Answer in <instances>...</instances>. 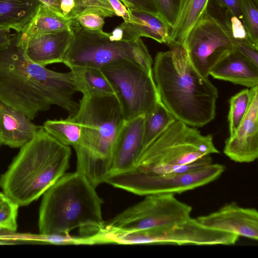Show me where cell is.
<instances>
[{
    "label": "cell",
    "mask_w": 258,
    "mask_h": 258,
    "mask_svg": "<svg viewBox=\"0 0 258 258\" xmlns=\"http://www.w3.org/2000/svg\"><path fill=\"white\" fill-rule=\"evenodd\" d=\"M21 35L17 32L0 43V102L30 120L52 105L74 115L79 103L73 98L78 91L73 72L53 71L29 59Z\"/></svg>",
    "instance_id": "1"
},
{
    "label": "cell",
    "mask_w": 258,
    "mask_h": 258,
    "mask_svg": "<svg viewBox=\"0 0 258 258\" xmlns=\"http://www.w3.org/2000/svg\"><path fill=\"white\" fill-rule=\"evenodd\" d=\"M152 73L161 101L176 119L199 127L214 119L218 90L192 65L184 44L158 52Z\"/></svg>",
    "instance_id": "2"
},
{
    "label": "cell",
    "mask_w": 258,
    "mask_h": 258,
    "mask_svg": "<svg viewBox=\"0 0 258 258\" xmlns=\"http://www.w3.org/2000/svg\"><path fill=\"white\" fill-rule=\"evenodd\" d=\"M71 154L70 146L41 126L1 175L3 192L19 206L29 205L66 173Z\"/></svg>",
    "instance_id": "3"
},
{
    "label": "cell",
    "mask_w": 258,
    "mask_h": 258,
    "mask_svg": "<svg viewBox=\"0 0 258 258\" xmlns=\"http://www.w3.org/2000/svg\"><path fill=\"white\" fill-rule=\"evenodd\" d=\"M72 115L80 126L74 148L77 170L95 187L104 183L111 168L116 140L124 122L115 96L83 95Z\"/></svg>",
    "instance_id": "4"
},
{
    "label": "cell",
    "mask_w": 258,
    "mask_h": 258,
    "mask_svg": "<svg viewBox=\"0 0 258 258\" xmlns=\"http://www.w3.org/2000/svg\"><path fill=\"white\" fill-rule=\"evenodd\" d=\"M103 200L89 180L77 171L64 173L42 195L38 228L43 234H70L79 228L84 235L102 230Z\"/></svg>",
    "instance_id": "5"
},
{
    "label": "cell",
    "mask_w": 258,
    "mask_h": 258,
    "mask_svg": "<svg viewBox=\"0 0 258 258\" xmlns=\"http://www.w3.org/2000/svg\"><path fill=\"white\" fill-rule=\"evenodd\" d=\"M73 37L62 63L70 69L76 67L100 69L108 63L128 60L137 63L153 75V60L140 38L135 40H114L109 33L88 31L74 19Z\"/></svg>",
    "instance_id": "6"
},
{
    "label": "cell",
    "mask_w": 258,
    "mask_h": 258,
    "mask_svg": "<svg viewBox=\"0 0 258 258\" xmlns=\"http://www.w3.org/2000/svg\"><path fill=\"white\" fill-rule=\"evenodd\" d=\"M217 153L211 135H203L197 127L176 119L143 150L135 167L186 164Z\"/></svg>",
    "instance_id": "7"
},
{
    "label": "cell",
    "mask_w": 258,
    "mask_h": 258,
    "mask_svg": "<svg viewBox=\"0 0 258 258\" xmlns=\"http://www.w3.org/2000/svg\"><path fill=\"white\" fill-rule=\"evenodd\" d=\"M100 70L114 90L124 121L145 115L161 101L153 75L137 63L121 60Z\"/></svg>",
    "instance_id": "8"
},
{
    "label": "cell",
    "mask_w": 258,
    "mask_h": 258,
    "mask_svg": "<svg viewBox=\"0 0 258 258\" xmlns=\"http://www.w3.org/2000/svg\"><path fill=\"white\" fill-rule=\"evenodd\" d=\"M237 235L205 227L191 217L149 229L128 233H109L108 243L121 244H170L178 245H230Z\"/></svg>",
    "instance_id": "9"
},
{
    "label": "cell",
    "mask_w": 258,
    "mask_h": 258,
    "mask_svg": "<svg viewBox=\"0 0 258 258\" xmlns=\"http://www.w3.org/2000/svg\"><path fill=\"white\" fill-rule=\"evenodd\" d=\"M225 170V166L219 163H212L197 171L183 173L154 174L131 170L108 176L105 183L142 196L175 195L207 184L218 178Z\"/></svg>",
    "instance_id": "10"
},
{
    "label": "cell",
    "mask_w": 258,
    "mask_h": 258,
    "mask_svg": "<svg viewBox=\"0 0 258 258\" xmlns=\"http://www.w3.org/2000/svg\"><path fill=\"white\" fill-rule=\"evenodd\" d=\"M174 194L146 196L142 201L117 214L105 224L102 231L128 233L149 229L186 220L192 208L177 200Z\"/></svg>",
    "instance_id": "11"
},
{
    "label": "cell",
    "mask_w": 258,
    "mask_h": 258,
    "mask_svg": "<svg viewBox=\"0 0 258 258\" xmlns=\"http://www.w3.org/2000/svg\"><path fill=\"white\" fill-rule=\"evenodd\" d=\"M184 45L191 63L206 78L219 61L234 50L225 31L206 14L190 31Z\"/></svg>",
    "instance_id": "12"
},
{
    "label": "cell",
    "mask_w": 258,
    "mask_h": 258,
    "mask_svg": "<svg viewBox=\"0 0 258 258\" xmlns=\"http://www.w3.org/2000/svg\"><path fill=\"white\" fill-rule=\"evenodd\" d=\"M250 99L245 117L225 141L223 152L237 163H250L258 157V86L250 88Z\"/></svg>",
    "instance_id": "13"
},
{
    "label": "cell",
    "mask_w": 258,
    "mask_h": 258,
    "mask_svg": "<svg viewBox=\"0 0 258 258\" xmlns=\"http://www.w3.org/2000/svg\"><path fill=\"white\" fill-rule=\"evenodd\" d=\"M196 219L210 228L258 239V212L254 208H243L232 202Z\"/></svg>",
    "instance_id": "14"
},
{
    "label": "cell",
    "mask_w": 258,
    "mask_h": 258,
    "mask_svg": "<svg viewBox=\"0 0 258 258\" xmlns=\"http://www.w3.org/2000/svg\"><path fill=\"white\" fill-rule=\"evenodd\" d=\"M144 121V115L124 121L116 140L108 176L127 172L136 165L143 150Z\"/></svg>",
    "instance_id": "15"
},
{
    "label": "cell",
    "mask_w": 258,
    "mask_h": 258,
    "mask_svg": "<svg viewBox=\"0 0 258 258\" xmlns=\"http://www.w3.org/2000/svg\"><path fill=\"white\" fill-rule=\"evenodd\" d=\"M73 34L72 30H67L22 38L24 53L29 59L42 66L62 63Z\"/></svg>",
    "instance_id": "16"
},
{
    "label": "cell",
    "mask_w": 258,
    "mask_h": 258,
    "mask_svg": "<svg viewBox=\"0 0 258 258\" xmlns=\"http://www.w3.org/2000/svg\"><path fill=\"white\" fill-rule=\"evenodd\" d=\"M127 9L129 21H123L118 26L122 29L123 39L135 40L145 37L167 44L170 28L160 16L133 7Z\"/></svg>",
    "instance_id": "17"
},
{
    "label": "cell",
    "mask_w": 258,
    "mask_h": 258,
    "mask_svg": "<svg viewBox=\"0 0 258 258\" xmlns=\"http://www.w3.org/2000/svg\"><path fill=\"white\" fill-rule=\"evenodd\" d=\"M41 126L23 112L0 102V140L2 145L21 148L30 141Z\"/></svg>",
    "instance_id": "18"
},
{
    "label": "cell",
    "mask_w": 258,
    "mask_h": 258,
    "mask_svg": "<svg viewBox=\"0 0 258 258\" xmlns=\"http://www.w3.org/2000/svg\"><path fill=\"white\" fill-rule=\"evenodd\" d=\"M209 75L220 80L252 88L258 85V67L234 50L210 71Z\"/></svg>",
    "instance_id": "19"
},
{
    "label": "cell",
    "mask_w": 258,
    "mask_h": 258,
    "mask_svg": "<svg viewBox=\"0 0 258 258\" xmlns=\"http://www.w3.org/2000/svg\"><path fill=\"white\" fill-rule=\"evenodd\" d=\"M41 4L39 0H0V29L24 31Z\"/></svg>",
    "instance_id": "20"
},
{
    "label": "cell",
    "mask_w": 258,
    "mask_h": 258,
    "mask_svg": "<svg viewBox=\"0 0 258 258\" xmlns=\"http://www.w3.org/2000/svg\"><path fill=\"white\" fill-rule=\"evenodd\" d=\"M209 0H181L176 22L170 29L167 45L184 44L190 31L203 17Z\"/></svg>",
    "instance_id": "21"
},
{
    "label": "cell",
    "mask_w": 258,
    "mask_h": 258,
    "mask_svg": "<svg viewBox=\"0 0 258 258\" xmlns=\"http://www.w3.org/2000/svg\"><path fill=\"white\" fill-rule=\"evenodd\" d=\"M73 19L65 18L42 3L28 27L22 32V38L71 30Z\"/></svg>",
    "instance_id": "22"
},
{
    "label": "cell",
    "mask_w": 258,
    "mask_h": 258,
    "mask_svg": "<svg viewBox=\"0 0 258 258\" xmlns=\"http://www.w3.org/2000/svg\"><path fill=\"white\" fill-rule=\"evenodd\" d=\"M70 70L74 74L77 91L83 95H115L112 87L100 69L76 67Z\"/></svg>",
    "instance_id": "23"
},
{
    "label": "cell",
    "mask_w": 258,
    "mask_h": 258,
    "mask_svg": "<svg viewBox=\"0 0 258 258\" xmlns=\"http://www.w3.org/2000/svg\"><path fill=\"white\" fill-rule=\"evenodd\" d=\"M206 14L214 19L233 42L243 41L256 48L250 40L243 23L218 0H209Z\"/></svg>",
    "instance_id": "24"
},
{
    "label": "cell",
    "mask_w": 258,
    "mask_h": 258,
    "mask_svg": "<svg viewBox=\"0 0 258 258\" xmlns=\"http://www.w3.org/2000/svg\"><path fill=\"white\" fill-rule=\"evenodd\" d=\"M175 120L161 101L146 113L144 115L142 151Z\"/></svg>",
    "instance_id": "25"
},
{
    "label": "cell",
    "mask_w": 258,
    "mask_h": 258,
    "mask_svg": "<svg viewBox=\"0 0 258 258\" xmlns=\"http://www.w3.org/2000/svg\"><path fill=\"white\" fill-rule=\"evenodd\" d=\"M42 127L64 145L74 148L79 143L80 126L73 116L70 115L64 119L47 120Z\"/></svg>",
    "instance_id": "26"
},
{
    "label": "cell",
    "mask_w": 258,
    "mask_h": 258,
    "mask_svg": "<svg viewBox=\"0 0 258 258\" xmlns=\"http://www.w3.org/2000/svg\"><path fill=\"white\" fill-rule=\"evenodd\" d=\"M24 242L35 244L54 245H93L97 244L94 234L73 236L70 234H38L24 233Z\"/></svg>",
    "instance_id": "27"
},
{
    "label": "cell",
    "mask_w": 258,
    "mask_h": 258,
    "mask_svg": "<svg viewBox=\"0 0 258 258\" xmlns=\"http://www.w3.org/2000/svg\"><path fill=\"white\" fill-rule=\"evenodd\" d=\"M250 89L241 90L229 100L228 115L229 136H232L240 124L248 110L250 103Z\"/></svg>",
    "instance_id": "28"
},
{
    "label": "cell",
    "mask_w": 258,
    "mask_h": 258,
    "mask_svg": "<svg viewBox=\"0 0 258 258\" xmlns=\"http://www.w3.org/2000/svg\"><path fill=\"white\" fill-rule=\"evenodd\" d=\"M212 163V158L207 155L186 164H159L146 167H134L131 170L154 174L183 173L197 171Z\"/></svg>",
    "instance_id": "29"
},
{
    "label": "cell",
    "mask_w": 258,
    "mask_h": 258,
    "mask_svg": "<svg viewBox=\"0 0 258 258\" xmlns=\"http://www.w3.org/2000/svg\"><path fill=\"white\" fill-rule=\"evenodd\" d=\"M243 22L249 38L258 47V0H240Z\"/></svg>",
    "instance_id": "30"
},
{
    "label": "cell",
    "mask_w": 258,
    "mask_h": 258,
    "mask_svg": "<svg viewBox=\"0 0 258 258\" xmlns=\"http://www.w3.org/2000/svg\"><path fill=\"white\" fill-rule=\"evenodd\" d=\"M123 4V0H119ZM75 9L73 19L85 13H95L103 18L111 17L115 12L109 0H74Z\"/></svg>",
    "instance_id": "31"
},
{
    "label": "cell",
    "mask_w": 258,
    "mask_h": 258,
    "mask_svg": "<svg viewBox=\"0 0 258 258\" xmlns=\"http://www.w3.org/2000/svg\"><path fill=\"white\" fill-rule=\"evenodd\" d=\"M19 207L8 198L0 203V231L16 232Z\"/></svg>",
    "instance_id": "32"
},
{
    "label": "cell",
    "mask_w": 258,
    "mask_h": 258,
    "mask_svg": "<svg viewBox=\"0 0 258 258\" xmlns=\"http://www.w3.org/2000/svg\"><path fill=\"white\" fill-rule=\"evenodd\" d=\"M181 0H154L159 15L170 29L175 25L179 13Z\"/></svg>",
    "instance_id": "33"
},
{
    "label": "cell",
    "mask_w": 258,
    "mask_h": 258,
    "mask_svg": "<svg viewBox=\"0 0 258 258\" xmlns=\"http://www.w3.org/2000/svg\"><path fill=\"white\" fill-rule=\"evenodd\" d=\"M104 18L95 13H85L78 16L75 19L84 29L88 31H101L104 25Z\"/></svg>",
    "instance_id": "34"
},
{
    "label": "cell",
    "mask_w": 258,
    "mask_h": 258,
    "mask_svg": "<svg viewBox=\"0 0 258 258\" xmlns=\"http://www.w3.org/2000/svg\"><path fill=\"white\" fill-rule=\"evenodd\" d=\"M234 50L243 57L258 67V48L243 41L234 42Z\"/></svg>",
    "instance_id": "35"
},
{
    "label": "cell",
    "mask_w": 258,
    "mask_h": 258,
    "mask_svg": "<svg viewBox=\"0 0 258 258\" xmlns=\"http://www.w3.org/2000/svg\"><path fill=\"white\" fill-rule=\"evenodd\" d=\"M126 8L133 7L159 15L154 0H123Z\"/></svg>",
    "instance_id": "36"
},
{
    "label": "cell",
    "mask_w": 258,
    "mask_h": 258,
    "mask_svg": "<svg viewBox=\"0 0 258 258\" xmlns=\"http://www.w3.org/2000/svg\"><path fill=\"white\" fill-rule=\"evenodd\" d=\"M218 1L225 6L234 16L243 22L240 0Z\"/></svg>",
    "instance_id": "37"
},
{
    "label": "cell",
    "mask_w": 258,
    "mask_h": 258,
    "mask_svg": "<svg viewBox=\"0 0 258 258\" xmlns=\"http://www.w3.org/2000/svg\"><path fill=\"white\" fill-rule=\"evenodd\" d=\"M116 16L121 17L123 21L130 20V15L126 7L119 0H109Z\"/></svg>",
    "instance_id": "38"
},
{
    "label": "cell",
    "mask_w": 258,
    "mask_h": 258,
    "mask_svg": "<svg viewBox=\"0 0 258 258\" xmlns=\"http://www.w3.org/2000/svg\"><path fill=\"white\" fill-rule=\"evenodd\" d=\"M75 7L74 0H61L60 1V9L65 18L73 19Z\"/></svg>",
    "instance_id": "39"
},
{
    "label": "cell",
    "mask_w": 258,
    "mask_h": 258,
    "mask_svg": "<svg viewBox=\"0 0 258 258\" xmlns=\"http://www.w3.org/2000/svg\"><path fill=\"white\" fill-rule=\"evenodd\" d=\"M42 4L47 6L54 11L58 14L62 16V13L60 9L61 0H39Z\"/></svg>",
    "instance_id": "40"
},
{
    "label": "cell",
    "mask_w": 258,
    "mask_h": 258,
    "mask_svg": "<svg viewBox=\"0 0 258 258\" xmlns=\"http://www.w3.org/2000/svg\"><path fill=\"white\" fill-rule=\"evenodd\" d=\"M6 195L2 192H0V203L2 202L7 199Z\"/></svg>",
    "instance_id": "41"
},
{
    "label": "cell",
    "mask_w": 258,
    "mask_h": 258,
    "mask_svg": "<svg viewBox=\"0 0 258 258\" xmlns=\"http://www.w3.org/2000/svg\"><path fill=\"white\" fill-rule=\"evenodd\" d=\"M0 245H6V244L2 240H0Z\"/></svg>",
    "instance_id": "42"
},
{
    "label": "cell",
    "mask_w": 258,
    "mask_h": 258,
    "mask_svg": "<svg viewBox=\"0 0 258 258\" xmlns=\"http://www.w3.org/2000/svg\"><path fill=\"white\" fill-rule=\"evenodd\" d=\"M2 145V143H1V140H0V147Z\"/></svg>",
    "instance_id": "43"
}]
</instances>
